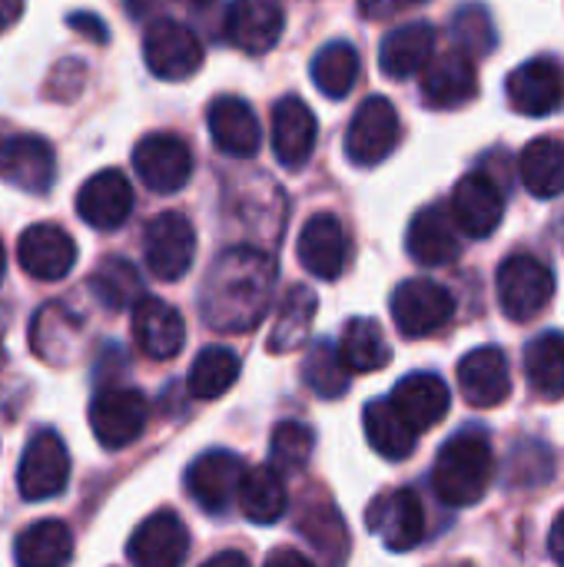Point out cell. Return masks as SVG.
Here are the masks:
<instances>
[{"label": "cell", "mask_w": 564, "mask_h": 567, "mask_svg": "<svg viewBox=\"0 0 564 567\" xmlns=\"http://www.w3.org/2000/svg\"><path fill=\"white\" fill-rule=\"evenodd\" d=\"M276 262L253 246H229L219 252L199 286V316L209 329L239 336L256 329L273 299Z\"/></svg>", "instance_id": "cell-1"}, {"label": "cell", "mask_w": 564, "mask_h": 567, "mask_svg": "<svg viewBox=\"0 0 564 567\" xmlns=\"http://www.w3.org/2000/svg\"><path fill=\"white\" fill-rule=\"evenodd\" d=\"M495 478V452L482 429L455 432L435 455L432 488L449 508H469L485 498Z\"/></svg>", "instance_id": "cell-2"}, {"label": "cell", "mask_w": 564, "mask_h": 567, "mask_svg": "<svg viewBox=\"0 0 564 567\" xmlns=\"http://www.w3.org/2000/svg\"><path fill=\"white\" fill-rule=\"evenodd\" d=\"M495 286H499L502 312L512 322H529V319L542 316L545 306L555 296V276H552V269L539 256H532V252L509 256L499 266Z\"/></svg>", "instance_id": "cell-3"}, {"label": "cell", "mask_w": 564, "mask_h": 567, "mask_svg": "<svg viewBox=\"0 0 564 567\" xmlns=\"http://www.w3.org/2000/svg\"><path fill=\"white\" fill-rule=\"evenodd\" d=\"M143 259L156 279H163V282L183 279L196 259L193 223L176 209H166L156 219H150V226L143 233Z\"/></svg>", "instance_id": "cell-4"}, {"label": "cell", "mask_w": 564, "mask_h": 567, "mask_svg": "<svg viewBox=\"0 0 564 567\" xmlns=\"http://www.w3.org/2000/svg\"><path fill=\"white\" fill-rule=\"evenodd\" d=\"M455 316V299L435 279H406L392 292V319L406 339H425L445 329Z\"/></svg>", "instance_id": "cell-5"}, {"label": "cell", "mask_w": 564, "mask_h": 567, "mask_svg": "<svg viewBox=\"0 0 564 567\" xmlns=\"http://www.w3.org/2000/svg\"><path fill=\"white\" fill-rule=\"evenodd\" d=\"M399 136H402V123H399L392 100L369 96L362 100V106L356 110L346 130V156L356 166H379L382 159L396 153Z\"/></svg>", "instance_id": "cell-6"}, {"label": "cell", "mask_w": 564, "mask_h": 567, "mask_svg": "<svg viewBox=\"0 0 564 567\" xmlns=\"http://www.w3.org/2000/svg\"><path fill=\"white\" fill-rule=\"evenodd\" d=\"M66 482H70V452L53 429H40L20 455L17 488L27 502H47L57 498L66 488Z\"/></svg>", "instance_id": "cell-7"}, {"label": "cell", "mask_w": 564, "mask_h": 567, "mask_svg": "<svg viewBox=\"0 0 564 567\" xmlns=\"http://www.w3.org/2000/svg\"><path fill=\"white\" fill-rule=\"evenodd\" d=\"M143 56L153 76L186 80L203 66V43L186 23L160 17V20H150L143 33Z\"/></svg>", "instance_id": "cell-8"}, {"label": "cell", "mask_w": 564, "mask_h": 567, "mask_svg": "<svg viewBox=\"0 0 564 567\" xmlns=\"http://www.w3.org/2000/svg\"><path fill=\"white\" fill-rule=\"evenodd\" d=\"M53 176H57V156L43 136L0 126V179H7L23 193L43 196L53 186Z\"/></svg>", "instance_id": "cell-9"}, {"label": "cell", "mask_w": 564, "mask_h": 567, "mask_svg": "<svg viewBox=\"0 0 564 567\" xmlns=\"http://www.w3.org/2000/svg\"><path fill=\"white\" fill-rule=\"evenodd\" d=\"M133 169L150 193H180L193 176V153L176 133H146L133 146Z\"/></svg>", "instance_id": "cell-10"}, {"label": "cell", "mask_w": 564, "mask_h": 567, "mask_svg": "<svg viewBox=\"0 0 564 567\" xmlns=\"http://www.w3.org/2000/svg\"><path fill=\"white\" fill-rule=\"evenodd\" d=\"M150 422V402L136 389H103L90 402V429L110 452L133 445Z\"/></svg>", "instance_id": "cell-11"}, {"label": "cell", "mask_w": 564, "mask_h": 567, "mask_svg": "<svg viewBox=\"0 0 564 567\" xmlns=\"http://www.w3.org/2000/svg\"><path fill=\"white\" fill-rule=\"evenodd\" d=\"M366 525L389 551H412L425 538V508L412 488H396L369 505Z\"/></svg>", "instance_id": "cell-12"}, {"label": "cell", "mask_w": 564, "mask_h": 567, "mask_svg": "<svg viewBox=\"0 0 564 567\" xmlns=\"http://www.w3.org/2000/svg\"><path fill=\"white\" fill-rule=\"evenodd\" d=\"M505 216V193L492 173L472 169L452 189V219L469 239H485L502 226Z\"/></svg>", "instance_id": "cell-13"}, {"label": "cell", "mask_w": 564, "mask_h": 567, "mask_svg": "<svg viewBox=\"0 0 564 567\" xmlns=\"http://www.w3.org/2000/svg\"><path fill=\"white\" fill-rule=\"evenodd\" d=\"M509 103L522 116H548L564 103V66L555 56L525 60L509 73Z\"/></svg>", "instance_id": "cell-14"}, {"label": "cell", "mask_w": 564, "mask_h": 567, "mask_svg": "<svg viewBox=\"0 0 564 567\" xmlns=\"http://www.w3.org/2000/svg\"><path fill=\"white\" fill-rule=\"evenodd\" d=\"M243 472H246V462L236 455V452H226V449H213V452H203L189 472H186V488L193 495V502L209 512V515H223L236 492H239V482H243Z\"/></svg>", "instance_id": "cell-15"}, {"label": "cell", "mask_w": 564, "mask_h": 567, "mask_svg": "<svg viewBox=\"0 0 564 567\" xmlns=\"http://www.w3.org/2000/svg\"><path fill=\"white\" fill-rule=\"evenodd\" d=\"M189 555V532L176 512L150 515L126 545V558L133 567H183Z\"/></svg>", "instance_id": "cell-16"}, {"label": "cell", "mask_w": 564, "mask_h": 567, "mask_svg": "<svg viewBox=\"0 0 564 567\" xmlns=\"http://www.w3.org/2000/svg\"><path fill=\"white\" fill-rule=\"evenodd\" d=\"M133 213V186L120 169L93 173L76 193V216L93 229H120Z\"/></svg>", "instance_id": "cell-17"}, {"label": "cell", "mask_w": 564, "mask_h": 567, "mask_svg": "<svg viewBox=\"0 0 564 567\" xmlns=\"http://www.w3.org/2000/svg\"><path fill=\"white\" fill-rule=\"evenodd\" d=\"M296 252L309 276L326 279V282L339 279L346 269V259H349V239H346L339 216H332V213L309 216L306 226L299 229Z\"/></svg>", "instance_id": "cell-18"}, {"label": "cell", "mask_w": 564, "mask_h": 567, "mask_svg": "<svg viewBox=\"0 0 564 567\" xmlns=\"http://www.w3.org/2000/svg\"><path fill=\"white\" fill-rule=\"evenodd\" d=\"M17 259L30 279L57 282V279L70 276V269L76 262V243L70 239L66 229H60L53 223H37V226L23 229L20 243H17Z\"/></svg>", "instance_id": "cell-19"}, {"label": "cell", "mask_w": 564, "mask_h": 567, "mask_svg": "<svg viewBox=\"0 0 564 567\" xmlns=\"http://www.w3.org/2000/svg\"><path fill=\"white\" fill-rule=\"evenodd\" d=\"M206 126H209V136H213V146L226 156H236V159H249L259 153L263 146V130H259V120L253 113V106L233 93H223L209 103V113H206Z\"/></svg>", "instance_id": "cell-20"}, {"label": "cell", "mask_w": 564, "mask_h": 567, "mask_svg": "<svg viewBox=\"0 0 564 567\" xmlns=\"http://www.w3.org/2000/svg\"><path fill=\"white\" fill-rule=\"evenodd\" d=\"M286 27L279 0H233L226 10V40L243 53H269Z\"/></svg>", "instance_id": "cell-21"}, {"label": "cell", "mask_w": 564, "mask_h": 567, "mask_svg": "<svg viewBox=\"0 0 564 567\" xmlns=\"http://www.w3.org/2000/svg\"><path fill=\"white\" fill-rule=\"evenodd\" d=\"M133 339H136L143 355L166 362V359H176L183 352L186 322L170 302H163L156 296H143L133 306Z\"/></svg>", "instance_id": "cell-22"}, {"label": "cell", "mask_w": 564, "mask_h": 567, "mask_svg": "<svg viewBox=\"0 0 564 567\" xmlns=\"http://www.w3.org/2000/svg\"><path fill=\"white\" fill-rule=\"evenodd\" d=\"M459 389H462L465 402L475 409L502 405L512 392V369H509L505 352L499 346L472 349L459 362Z\"/></svg>", "instance_id": "cell-23"}, {"label": "cell", "mask_w": 564, "mask_h": 567, "mask_svg": "<svg viewBox=\"0 0 564 567\" xmlns=\"http://www.w3.org/2000/svg\"><path fill=\"white\" fill-rule=\"evenodd\" d=\"M406 249L419 266H449L462 252L459 226L445 206H425L412 216L409 233H406Z\"/></svg>", "instance_id": "cell-24"}, {"label": "cell", "mask_w": 564, "mask_h": 567, "mask_svg": "<svg viewBox=\"0 0 564 567\" xmlns=\"http://www.w3.org/2000/svg\"><path fill=\"white\" fill-rule=\"evenodd\" d=\"M479 93V73L472 56L452 50L442 56H432L422 66V100L432 110H455Z\"/></svg>", "instance_id": "cell-25"}, {"label": "cell", "mask_w": 564, "mask_h": 567, "mask_svg": "<svg viewBox=\"0 0 564 567\" xmlns=\"http://www.w3.org/2000/svg\"><path fill=\"white\" fill-rule=\"evenodd\" d=\"M316 113L299 96H283L273 106V150L286 169H302L316 150Z\"/></svg>", "instance_id": "cell-26"}, {"label": "cell", "mask_w": 564, "mask_h": 567, "mask_svg": "<svg viewBox=\"0 0 564 567\" xmlns=\"http://www.w3.org/2000/svg\"><path fill=\"white\" fill-rule=\"evenodd\" d=\"M389 402L416 432H425V429H435L449 415L452 395H449V385L435 372H412L392 389Z\"/></svg>", "instance_id": "cell-27"}, {"label": "cell", "mask_w": 564, "mask_h": 567, "mask_svg": "<svg viewBox=\"0 0 564 567\" xmlns=\"http://www.w3.org/2000/svg\"><path fill=\"white\" fill-rule=\"evenodd\" d=\"M80 336L83 319L63 302H47L30 322V349L50 365H66L80 346Z\"/></svg>", "instance_id": "cell-28"}, {"label": "cell", "mask_w": 564, "mask_h": 567, "mask_svg": "<svg viewBox=\"0 0 564 567\" xmlns=\"http://www.w3.org/2000/svg\"><path fill=\"white\" fill-rule=\"evenodd\" d=\"M432 53H435V30H432V23L416 20V23H402L382 37L379 66L386 76L406 80L412 73H422V66L432 60Z\"/></svg>", "instance_id": "cell-29"}, {"label": "cell", "mask_w": 564, "mask_h": 567, "mask_svg": "<svg viewBox=\"0 0 564 567\" xmlns=\"http://www.w3.org/2000/svg\"><path fill=\"white\" fill-rule=\"evenodd\" d=\"M236 498H239L243 515L253 525H276L286 515V508H289V495H286L283 475L273 465L246 468Z\"/></svg>", "instance_id": "cell-30"}, {"label": "cell", "mask_w": 564, "mask_h": 567, "mask_svg": "<svg viewBox=\"0 0 564 567\" xmlns=\"http://www.w3.org/2000/svg\"><path fill=\"white\" fill-rule=\"evenodd\" d=\"M519 176L535 199H555L564 193V143L555 136L532 140L519 156Z\"/></svg>", "instance_id": "cell-31"}, {"label": "cell", "mask_w": 564, "mask_h": 567, "mask_svg": "<svg viewBox=\"0 0 564 567\" xmlns=\"http://www.w3.org/2000/svg\"><path fill=\"white\" fill-rule=\"evenodd\" d=\"M13 558L20 567H66L73 558V535L63 522L43 518L17 535Z\"/></svg>", "instance_id": "cell-32"}, {"label": "cell", "mask_w": 564, "mask_h": 567, "mask_svg": "<svg viewBox=\"0 0 564 567\" xmlns=\"http://www.w3.org/2000/svg\"><path fill=\"white\" fill-rule=\"evenodd\" d=\"M302 538L322 555L326 567H342L349 555V532L339 515V508L329 498H312L299 515Z\"/></svg>", "instance_id": "cell-33"}, {"label": "cell", "mask_w": 564, "mask_h": 567, "mask_svg": "<svg viewBox=\"0 0 564 567\" xmlns=\"http://www.w3.org/2000/svg\"><path fill=\"white\" fill-rule=\"evenodd\" d=\"M362 429H366L369 445H372L382 458H389V462H402V458H409V455L416 452L419 432L392 409L389 399H376V402L366 405V412H362Z\"/></svg>", "instance_id": "cell-34"}, {"label": "cell", "mask_w": 564, "mask_h": 567, "mask_svg": "<svg viewBox=\"0 0 564 567\" xmlns=\"http://www.w3.org/2000/svg\"><path fill=\"white\" fill-rule=\"evenodd\" d=\"M339 359L349 372H379L389 365L392 359V349L386 342V332L376 319H349L346 329H342V339H339Z\"/></svg>", "instance_id": "cell-35"}, {"label": "cell", "mask_w": 564, "mask_h": 567, "mask_svg": "<svg viewBox=\"0 0 564 567\" xmlns=\"http://www.w3.org/2000/svg\"><path fill=\"white\" fill-rule=\"evenodd\" d=\"M316 306L319 302H316V292L309 286H293L279 302V312H276V322L269 332V352H276V355L296 352L309 339Z\"/></svg>", "instance_id": "cell-36"}, {"label": "cell", "mask_w": 564, "mask_h": 567, "mask_svg": "<svg viewBox=\"0 0 564 567\" xmlns=\"http://www.w3.org/2000/svg\"><path fill=\"white\" fill-rule=\"evenodd\" d=\"M359 50L349 40H329L309 63L312 83L319 93H326L329 100H342L352 93L356 80H359Z\"/></svg>", "instance_id": "cell-37"}, {"label": "cell", "mask_w": 564, "mask_h": 567, "mask_svg": "<svg viewBox=\"0 0 564 567\" xmlns=\"http://www.w3.org/2000/svg\"><path fill=\"white\" fill-rule=\"evenodd\" d=\"M243 365H239V355L226 346H206L196 359H193V369H189V379H186V389L193 399L199 402H213L219 395H226L236 379H239Z\"/></svg>", "instance_id": "cell-38"}, {"label": "cell", "mask_w": 564, "mask_h": 567, "mask_svg": "<svg viewBox=\"0 0 564 567\" xmlns=\"http://www.w3.org/2000/svg\"><path fill=\"white\" fill-rule=\"evenodd\" d=\"M525 375L542 399H564V332H542L529 342Z\"/></svg>", "instance_id": "cell-39"}, {"label": "cell", "mask_w": 564, "mask_h": 567, "mask_svg": "<svg viewBox=\"0 0 564 567\" xmlns=\"http://www.w3.org/2000/svg\"><path fill=\"white\" fill-rule=\"evenodd\" d=\"M90 292L100 299V306L120 312V309H130L143 299V279H140V269L123 259V256H110L103 259L93 276H90Z\"/></svg>", "instance_id": "cell-40"}, {"label": "cell", "mask_w": 564, "mask_h": 567, "mask_svg": "<svg viewBox=\"0 0 564 567\" xmlns=\"http://www.w3.org/2000/svg\"><path fill=\"white\" fill-rule=\"evenodd\" d=\"M302 379L319 399H342L349 392V369L339 359V349L322 339L302 359Z\"/></svg>", "instance_id": "cell-41"}, {"label": "cell", "mask_w": 564, "mask_h": 567, "mask_svg": "<svg viewBox=\"0 0 564 567\" xmlns=\"http://www.w3.org/2000/svg\"><path fill=\"white\" fill-rule=\"evenodd\" d=\"M316 452V432L306 422H279L269 439V465L286 475L309 465Z\"/></svg>", "instance_id": "cell-42"}, {"label": "cell", "mask_w": 564, "mask_h": 567, "mask_svg": "<svg viewBox=\"0 0 564 567\" xmlns=\"http://www.w3.org/2000/svg\"><path fill=\"white\" fill-rule=\"evenodd\" d=\"M452 40L465 56H485L495 47V27L482 3L459 7L452 17Z\"/></svg>", "instance_id": "cell-43"}, {"label": "cell", "mask_w": 564, "mask_h": 567, "mask_svg": "<svg viewBox=\"0 0 564 567\" xmlns=\"http://www.w3.org/2000/svg\"><path fill=\"white\" fill-rule=\"evenodd\" d=\"M535 468V475L545 482L552 478V452L539 442H525V445H515L512 449V458H509V482L512 485H529V472Z\"/></svg>", "instance_id": "cell-44"}, {"label": "cell", "mask_w": 564, "mask_h": 567, "mask_svg": "<svg viewBox=\"0 0 564 567\" xmlns=\"http://www.w3.org/2000/svg\"><path fill=\"white\" fill-rule=\"evenodd\" d=\"M66 23H70L76 33L90 37L93 43H106V40H110V30L103 27V20H100L96 13H83V10H76V13H70V17H66Z\"/></svg>", "instance_id": "cell-45"}, {"label": "cell", "mask_w": 564, "mask_h": 567, "mask_svg": "<svg viewBox=\"0 0 564 567\" xmlns=\"http://www.w3.org/2000/svg\"><path fill=\"white\" fill-rule=\"evenodd\" d=\"M412 3H422V0H359V10L369 20H386V17H392V13H399V10H406Z\"/></svg>", "instance_id": "cell-46"}, {"label": "cell", "mask_w": 564, "mask_h": 567, "mask_svg": "<svg viewBox=\"0 0 564 567\" xmlns=\"http://www.w3.org/2000/svg\"><path fill=\"white\" fill-rule=\"evenodd\" d=\"M266 567H316L302 551L296 548H276L269 558H266Z\"/></svg>", "instance_id": "cell-47"}, {"label": "cell", "mask_w": 564, "mask_h": 567, "mask_svg": "<svg viewBox=\"0 0 564 567\" xmlns=\"http://www.w3.org/2000/svg\"><path fill=\"white\" fill-rule=\"evenodd\" d=\"M548 551H552V558H555V565L564 567V512L555 518V525H552V535H548Z\"/></svg>", "instance_id": "cell-48"}, {"label": "cell", "mask_w": 564, "mask_h": 567, "mask_svg": "<svg viewBox=\"0 0 564 567\" xmlns=\"http://www.w3.org/2000/svg\"><path fill=\"white\" fill-rule=\"evenodd\" d=\"M23 17V0H0V33Z\"/></svg>", "instance_id": "cell-49"}, {"label": "cell", "mask_w": 564, "mask_h": 567, "mask_svg": "<svg viewBox=\"0 0 564 567\" xmlns=\"http://www.w3.org/2000/svg\"><path fill=\"white\" fill-rule=\"evenodd\" d=\"M203 567H253V565H249V558H246L243 551H219V555H213V558H209Z\"/></svg>", "instance_id": "cell-50"}, {"label": "cell", "mask_w": 564, "mask_h": 567, "mask_svg": "<svg viewBox=\"0 0 564 567\" xmlns=\"http://www.w3.org/2000/svg\"><path fill=\"white\" fill-rule=\"evenodd\" d=\"M123 3H126V13L136 17V20H146L160 7V0H123Z\"/></svg>", "instance_id": "cell-51"}, {"label": "cell", "mask_w": 564, "mask_h": 567, "mask_svg": "<svg viewBox=\"0 0 564 567\" xmlns=\"http://www.w3.org/2000/svg\"><path fill=\"white\" fill-rule=\"evenodd\" d=\"M3 272H7V252H3V243H0V282H3Z\"/></svg>", "instance_id": "cell-52"}, {"label": "cell", "mask_w": 564, "mask_h": 567, "mask_svg": "<svg viewBox=\"0 0 564 567\" xmlns=\"http://www.w3.org/2000/svg\"><path fill=\"white\" fill-rule=\"evenodd\" d=\"M189 3H206V0H189Z\"/></svg>", "instance_id": "cell-53"}, {"label": "cell", "mask_w": 564, "mask_h": 567, "mask_svg": "<svg viewBox=\"0 0 564 567\" xmlns=\"http://www.w3.org/2000/svg\"><path fill=\"white\" fill-rule=\"evenodd\" d=\"M449 567H472V565H449Z\"/></svg>", "instance_id": "cell-54"}]
</instances>
